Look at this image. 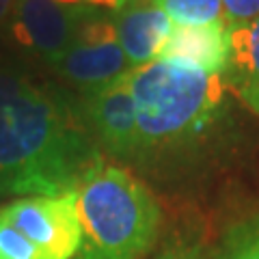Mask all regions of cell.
<instances>
[{
  "mask_svg": "<svg viewBox=\"0 0 259 259\" xmlns=\"http://www.w3.org/2000/svg\"><path fill=\"white\" fill-rule=\"evenodd\" d=\"M13 7H15V0H0V20H5L13 11Z\"/></svg>",
  "mask_w": 259,
  "mask_h": 259,
  "instance_id": "e0dca14e",
  "label": "cell"
},
{
  "mask_svg": "<svg viewBox=\"0 0 259 259\" xmlns=\"http://www.w3.org/2000/svg\"><path fill=\"white\" fill-rule=\"evenodd\" d=\"M95 11L100 9L59 0H15L11 13L15 37L52 65L74 41L80 24Z\"/></svg>",
  "mask_w": 259,
  "mask_h": 259,
  "instance_id": "8992f818",
  "label": "cell"
},
{
  "mask_svg": "<svg viewBox=\"0 0 259 259\" xmlns=\"http://www.w3.org/2000/svg\"><path fill=\"white\" fill-rule=\"evenodd\" d=\"M0 218L30 240L46 259H74L80 248L76 190L20 197L0 207Z\"/></svg>",
  "mask_w": 259,
  "mask_h": 259,
  "instance_id": "277c9868",
  "label": "cell"
},
{
  "mask_svg": "<svg viewBox=\"0 0 259 259\" xmlns=\"http://www.w3.org/2000/svg\"><path fill=\"white\" fill-rule=\"evenodd\" d=\"M132 89L141 151L188 143L212 123L225 97L221 74L151 61L127 71Z\"/></svg>",
  "mask_w": 259,
  "mask_h": 259,
  "instance_id": "3957f363",
  "label": "cell"
},
{
  "mask_svg": "<svg viewBox=\"0 0 259 259\" xmlns=\"http://www.w3.org/2000/svg\"><path fill=\"white\" fill-rule=\"evenodd\" d=\"M153 259H205V255L201 253V248H197V246L177 244V246L164 248L160 255H156Z\"/></svg>",
  "mask_w": 259,
  "mask_h": 259,
  "instance_id": "9a60e30c",
  "label": "cell"
},
{
  "mask_svg": "<svg viewBox=\"0 0 259 259\" xmlns=\"http://www.w3.org/2000/svg\"><path fill=\"white\" fill-rule=\"evenodd\" d=\"M218 259H259V212L242 218L225 233Z\"/></svg>",
  "mask_w": 259,
  "mask_h": 259,
  "instance_id": "7c38bea8",
  "label": "cell"
},
{
  "mask_svg": "<svg viewBox=\"0 0 259 259\" xmlns=\"http://www.w3.org/2000/svg\"><path fill=\"white\" fill-rule=\"evenodd\" d=\"M87 119L110 153L130 158L141 151L136 108L127 74L87 93Z\"/></svg>",
  "mask_w": 259,
  "mask_h": 259,
  "instance_id": "52a82bcc",
  "label": "cell"
},
{
  "mask_svg": "<svg viewBox=\"0 0 259 259\" xmlns=\"http://www.w3.org/2000/svg\"><path fill=\"white\" fill-rule=\"evenodd\" d=\"M221 3H223L225 24L229 30L255 20L259 15V0H221Z\"/></svg>",
  "mask_w": 259,
  "mask_h": 259,
  "instance_id": "5bb4252c",
  "label": "cell"
},
{
  "mask_svg": "<svg viewBox=\"0 0 259 259\" xmlns=\"http://www.w3.org/2000/svg\"><path fill=\"white\" fill-rule=\"evenodd\" d=\"M59 3H65V5H84V7H93V9H108L110 13L119 9L125 0H59Z\"/></svg>",
  "mask_w": 259,
  "mask_h": 259,
  "instance_id": "2e32d148",
  "label": "cell"
},
{
  "mask_svg": "<svg viewBox=\"0 0 259 259\" xmlns=\"http://www.w3.org/2000/svg\"><path fill=\"white\" fill-rule=\"evenodd\" d=\"M0 259H46V255L13 225L0 218Z\"/></svg>",
  "mask_w": 259,
  "mask_h": 259,
  "instance_id": "4fadbf2b",
  "label": "cell"
},
{
  "mask_svg": "<svg viewBox=\"0 0 259 259\" xmlns=\"http://www.w3.org/2000/svg\"><path fill=\"white\" fill-rule=\"evenodd\" d=\"M110 20L130 67L156 61L173 28V22L156 0H125L110 13Z\"/></svg>",
  "mask_w": 259,
  "mask_h": 259,
  "instance_id": "ba28073f",
  "label": "cell"
},
{
  "mask_svg": "<svg viewBox=\"0 0 259 259\" xmlns=\"http://www.w3.org/2000/svg\"><path fill=\"white\" fill-rule=\"evenodd\" d=\"M175 26H205L225 22L221 0H156Z\"/></svg>",
  "mask_w": 259,
  "mask_h": 259,
  "instance_id": "8fae6325",
  "label": "cell"
},
{
  "mask_svg": "<svg viewBox=\"0 0 259 259\" xmlns=\"http://www.w3.org/2000/svg\"><path fill=\"white\" fill-rule=\"evenodd\" d=\"M76 205L82 236L74 259H141L156 244L160 205L125 168L95 160L76 184Z\"/></svg>",
  "mask_w": 259,
  "mask_h": 259,
  "instance_id": "7a4b0ae2",
  "label": "cell"
},
{
  "mask_svg": "<svg viewBox=\"0 0 259 259\" xmlns=\"http://www.w3.org/2000/svg\"><path fill=\"white\" fill-rule=\"evenodd\" d=\"M52 67L87 93L132 69L117 41L110 15L102 11H95L80 24L74 41L52 63Z\"/></svg>",
  "mask_w": 259,
  "mask_h": 259,
  "instance_id": "5b68a950",
  "label": "cell"
},
{
  "mask_svg": "<svg viewBox=\"0 0 259 259\" xmlns=\"http://www.w3.org/2000/svg\"><path fill=\"white\" fill-rule=\"evenodd\" d=\"M95 160L100 153L61 100L0 69V197L76 190Z\"/></svg>",
  "mask_w": 259,
  "mask_h": 259,
  "instance_id": "6da1fadb",
  "label": "cell"
},
{
  "mask_svg": "<svg viewBox=\"0 0 259 259\" xmlns=\"http://www.w3.org/2000/svg\"><path fill=\"white\" fill-rule=\"evenodd\" d=\"M158 59L223 76L229 61V28L225 22L205 26L173 24Z\"/></svg>",
  "mask_w": 259,
  "mask_h": 259,
  "instance_id": "9c48e42d",
  "label": "cell"
},
{
  "mask_svg": "<svg viewBox=\"0 0 259 259\" xmlns=\"http://www.w3.org/2000/svg\"><path fill=\"white\" fill-rule=\"evenodd\" d=\"M223 80L225 87L259 117V15L229 30V61Z\"/></svg>",
  "mask_w": 259,
  "mask_h": 259,
  "instance_id": "30bf717a",
  "label": "cell"
}]
</instances>
